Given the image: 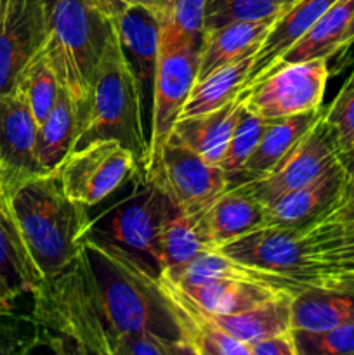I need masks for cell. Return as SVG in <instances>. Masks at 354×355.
I'll list each match as a JSON object with an SVG mask.
<instances>
[{
    "mask_svg": "<svg viewBox=\"0 0 354 355\" xmlns=\"http://www.w3.org/2000/svg\"><path fill=\"white\" fill-rule=\"evenodd\" d=\"M267 125H269V120H264V118L250 113L246 107L243 110L242 116H239L238 123L235 127V132L229 139L224 156H222L221 165H219L224 170L226 175L229 177V182H233V179L238 175L246 159L250 158L253 149L257 148Z\"/></svg>",
    "mask_w": 354,
    "mask_h": 355,
    "instance_id": "836d02e7",
    "label": "cell"
},
{
    "mask_svg": "<svg viewBox=\"0 0 354 355\" xmlns=\"http://www.w3.org/2000/svg\"><path fill=\"white\" fill-rule=\"evenodd\" d=\"M137 159L118 141H96L73 149L56 173L66 196L82 207L99 205L137 175Z\"/></svg>",
    "mask_w": 354,
    "mask_h": 355,
    "instance_id": "52a82bcc",
    "label": "cell"
},
{
    "mask_svg": "<svg viewBox=\"0 0 354 355\" xmlns=\"http://www.w3.org/2000/svg\"><path fill=\"white\" fill-rule=\"evenodd\" d=\"M180 290L189 295L203 311L215 315L236 314L292 291L273 283L239 279L212 281L200 286L180 288Z\"/></svg>",
    "mask_w": 354,
    "mask_h": 355,
    "instance_id": "d4e9b609",
    "label": "cell"
},
{
    "mask_svg": "<svg viewBox=\"0 0 354 355\" xmlns=\"http://www.w3.org/2000/svg\"><path fill=\"white\" fill-rule=\"evenodd\" d=\"M318 222H326L330 225H335L339 229H346V231H354V207L349 208H337L332 214L323 217Z\"/></svg>",
    "mask_w": 354,
    "mask_h": 355,
    "instance_id": "60d3db41",
    "label": "cell"
},
{
    "mask_svg": "<svg viewBox=\"0 0 354 355\" xmlns=\"http://www.w3.org/2000/svg\"><path fill=\"white\" fill-rule=\"evenodd\" d=\"M31 295V315L44 343L56 352L125 355L128 343L141 335L186 347L158 274L89 232L75 259Z\"/></svg>",
    "mask_w": 354,
    "mask_h": 355,
    "instance_id": "6da1fadb",
    "label": "cell"
},
{
    "mask_svg": "<svg viewBox=\"0 0 354 355\" xmlns=\"http://www.w3.org/2000/svg\"><path fill=\"white\" fill-rule=\"evenodd\" d=\"M96 141H118L146 172L149 134L137 80L118 40L117 30L101 58L90 85L82 130L73 149Z\"/></svg>",
    "mask_w": 354,
    "mask_h": 355,
    "instance_id": "277c9868",
    "label": "cell"
},
{
    "mask_svg": "<svg viewBox=\"0 0 354 355\" xmlns=\"http://www.w3.org/2000/svg\"><path fill=\"white\" fill-rule=\"evenodd\" d=\"M146 175L167 194L177 210L201 214L231 182L224 170L212 165L198 153L180 142L169 139L155 163L146 168Z\"/></svg>",
    "mask_w": 354,
    "mask_h": 355,
    "instance_id": "ba28073f",
    "label": "cell"
},
{
    "mask_svg": "<svg viewBox=\"0 0 354 355\" xmlns=\"http://www.w3.org/2000/svg\"><path fill=\"white\" fill-rule=\"evenodd\" d=\"M207 250H214V245L201 225L200 215L184 214L176 207L160 236L163 272H172L186 266Z\"/></svg>",
    "mask_w": 354,
    "mask_h": 355,
    "instance_id": "f546056e",
    "label": "cell"
},
{
    "mask_svg": "<svg viewBox=\"0 0 354 355\" xmlns=\"http://www.w3.org/2000/svg\"><path fill=\"white\" fill-rule=\"evenodd\" d=\"M113 24L125 58L137 80L142 113L149 132L162 21L139 3H127L113 17Z\"/></svg>",
    "mask_w": 354,
    "mask_h": 355,
    "instance_id": "4fadbf2b",
    "label": "cell"
},
{
    "mask_svg": "<svg viewBox=\"0 0 354 355\" xmlns=\"http://www.w3.org/2000/svg\"><path fill=\"white\" fill-rule=\"evenodd\" d=\"M243 110L245 106L242 97H238L233 103L210 113L179 118L174 125L170 139L193 149L212 165H221V159Z\"/></svg>",
    "mask_w": 354,
    "mask_h": 355,
    "instance_id": "ffe728a7",
    "label": "cell"
},
{
    "mask_svg": "<svg viewBox=\"0 0 354 355\" xmlns=\"http://www.w3.org/2000/svg\"><path fill=\"white\" fill-rule=\"evenodd\" d=\"M44 40L40 54L61 89L75 97L85 116L90 85L115 33L113 17L90 0H40Z\"/></svg>",
    "mask_w": 354,
    "mask_h": 355,
    "instance_id": "3957f363",
    "label": "cell"
},
{
    "mask_svg": "<svg viewBox=\"0 0 354 355\" xmlns=\"http://www.w3.org/2000/svg\"><path fill=\"white\" fill-rule=\"evenodd\" d=\"M298 231L304 243V267L295 277L298 291L325 276L354 272V231L326 222H316Z\"/></svg>",
    "mask_w": 354,
    "mask_h": 355,
    "instance_id": "2e32d148",
    "label": "cell"
},
{
    "mask_svg": "<svg viewBox=\"0 0 354 355\" xmlns=\"http://www.w3.org/2000/svg\"><path fill=\"white\" fill-rule=\"evenodd\" d=\"M312 286L326 288V290L346 291V293L354 295V272L332 274V276H325V277H321V279L316 281ZM312 286H309V288H312Z\"/></svg>",
    "mask_w": 354,
    "mask_h": 355,
    "instance_id": "ab89813d",
    "label": "cell"
},
{
    "mask_svg": "<svg viewBox=\"0 0 354 355\" xmlns=\"http://www.w3.org/2000/svg\"><path fill=\"white\" fill-rule=\"evenodd\" d=\"M176 205L146 175L139 172L135 191L99 218H90L89 234L97 236L144 262L153 272H163L160 236Z\"/></svg>",
    "mask_w": 354,
    "mask_h": 355,
    "instance_id": "5b68a950",
    "label": "cell"
},
{
    "mask_svg": "<svg viewBox=\"0 0 354 355\" xmlns=\"http://www.w3.org/2000/svg\"><path fill=\"white\" fill-rule=\"evenodd\" d=\"M38 123L19 87L0 96V180L6 194L17 184L44 175L37 153Z\"/></svg>",
    "mask_w": 354,
    "mask_h": 355,
    "instance_id": "8fae6325",
    "label": "cell"
},
{
    "mask_svg": "<svg viewBox=\"0 0 354 355\" xmlns=\"http://www.w3.org/2000/svg\"><path fill=\"white\" fill-rule=\"evenodd\" d=\"M10 305H12V304H10V302L7 300L6 295H3L2 290H0V312L7 311V309H10Z\"/></svg>",
    "mask_w": 354,
    "mask_h": 355,
    "instance_id": "bcb514c9",
    "label": "cell"
},
{
    "mask_svg": "<svg viewBox=\"0 0 354 355\" xmlns=\"http://www.w3.org/2000/svg\"><path fill=\"white\" fill-rule=\"evenodd\" d=\"M44 40L40 0H0V96L17 85Z\"/></svg>",
    "mask_w": 354,
    "mask_h": 355,
    "instance_id": "7c38bea8",
    "label": "cell"
},
{
    "mask_svg": "<svg viewBox=\"0 0 354 355\" xmlns=\"http://www.w3.org/2000/svg\"><path fill=\"white\" fill-rule=\"evenodd\" d=\"M342 191L344 168L339 159L311 184L288 191L267 205L266 227H309L339 207Z\"/></svg>",
    "mask_w": 354,
    "mask_h": 355,
    "instance_id": "9a60e30c",
    "label": "cell"
},
{
    "mask_svg": "<svg viewBox=\"0 0 354 355\" xmlns=\"http://www.w3.org/2000/svg\"><path fill=\"white\" fill-rule=\"evenodd\" d=\"M83 123V107L65 89L54 107L38 125V163L44 173H52L73 151Z\"/></svg>",
    "mask_w": 354,
    "mask_h": 355,
    "instance_id": "603a6c76",
    "label": "cell"
},
{
    "mask_svg": "<svg viewBox=\"0 0 354 355\" xmlns=\"http://www.w3.org/2000/svg\"><path fill=\"white\" fill-rule=\"evenodd\" d=\"M335 2L337 0H298L288 9L281 10L274 23L271 24L260 47L253 54V62L248 78H246L245 89L259 82L276 64L278 59L288 49L294 47L311 30V26L321 17V14Z\"/></svg>",
    "mask_w": 354,
    "mask_h": 355,
    "instance_id": "d6986e66",
    "label": "cell"
},
{
    "mask_svg": "<svg viewBox=\"0 0 354 355\" xmlns=\"http://www.w3.org/2000/svg\"><path fill=\"white\" fill-rule=\"evenodd\" d=\"M169 2L170 0H132L130 3H139V6L146 7L149 12H153L160 21H163L167 9H169Z\"/></svg>",
    "mask_w": 354,
    "mask_h": 355,
    "instance_id": "b9f144b4",
    "label": "cell"
},
{
    "mask_svg": "<svg viewBox=\"0 0 354 355\" xmlns=\"http://www.w3.org/2000/svg\"><path fill=\"white\" fill-rule=\"evenodd\" d=\"M351 44H354V14H353V17H351V23H349V26H347L346 35H344L342 47H340V51L347 49Z\"/></svg>",
    "mask_w": 354,
    "mask_h": 355,
    "instance_id": "ee69618b",
    "label": "cell"
},
{
    "mask_svg": "<svg viewBox=\"0 0 354 355\" xmlns=\"http://www.w3.org/2000/svg\"><path fill=\"white\" fill-rule=\"evenodd\" d=\"M294 333L297 355H354V322L330 331Z\"/></svg>",
    "mask_w": 354,
    "mask_h": 355,
    "instance_id": "8d00e7d4",
    "label": "cell"
},
{
    "mask_svg": "<svg viewBox=\"0 0 354 355\" xmlns=\"http://www.w3.org/2000/svg\"><path fill=\"white\" fill-rule=\"evenodd\" d=\"M328 75V59L292 62L267 71L239 97L250 113L264 120L294 116L321 110Z\"/></svg>",
    "mask_w": 354,
    "mask_h": 355,
    "instance_id": "8992f818",
    "label": "cell"
},
{
    "mask_svg": "<svg viewBox=\"0 0 354 355\" xmlns=\"http://www.w3.org/2000/svg\"><path fill=\"white\" fill-rule=\"evenodd\" d=\"M10 215L42 281L58 276L89 231L87 208L62 191L58 173L31 177L7 193Z\"/></svg>",
    "mask_w": 354,
    "mask_h": 355,
    "instance_id": "7a4b0ae2",
    "label": "cell"
},
{
    "mask_svg": "<svg viewBox=\"0 0 354 355\" xmlns=\"http://www.w3.org/2000/svg\"><path fill=\"white\" fill-rule=\"evenodd\" d=\"M294 297V291H287L273 300H267L252 309L236 312V314L212 315L229 335L250 347L259 340L292 331V300Z\"/></svg>",
    "mask_w": 354,
    "mask_h": 355,
    "instance_id": "4316f807",
    "label": "cell"
},
{
    "mask_svg": "<svg viewBox=\"0 0 354 355\" xmlns=\"http://www.w3.org/2000/svg\"><path fill=\"white\" fill-rule=\"evenodd\" d=\"M92 3H96L101 10H104L106 14H110L111 17L117 16L121 9H124V3H120L118 0H90Z\"/></svg>",
    "mask_w": 354,
    "mask_h": 355,
    "instance_id": "7bdbcfd3",
    "label": "cell"
},
{
    "mask_svg": "<svg viewBox=\"0 0 354 355\" xmlns=\"http://www.w3.org/2000/svg\"><path fill=\"white\" fill-rule=\"evenodd\" d=\"M160 281L176 309L184 345L191 355H250V347L246 343L229 335L210 312L203 311L177 284L165 276H160Z\"/></svg>",
    "mask_w": 354,
    "mask_h": 355,
    "instance_id": "e0dca14e",
    "label": "cell"
},
{
    "mask_svg": "<svg viewBox=\"0 0 354 355\" xmlns=\"http://www.w3.org/2000/svg\"><path fill=\"white\" fill-rule=\"evenodd\" d=\"M17 87L23 90L28 104H30L33 116L37 123L40 125L49 114V111L54 107L58 101L61 85L56 76L54 69L47 62V59L40 54V51L31 58L26 68L21 73L17 80Z\"/></svg>",
    "mask_w": 354,
    "mask_h": 355,
    "instance_id": "4dcf8cb0",
    "label": "cell"
},
{
    "mask_svg": "<svg viewBox=\"0 0 354 355\" xmlns=\"http://www.w3.org/2000/svg\"><path fill=\"white\" fill-rule=\"evenodd\" d=\"M323 118L328 123L333 137H335L339 153L354 149V69L344 85L340 87L335 99L328 107L323 110Z\"/></svg>",
    "mask_w": 354,
    "mask_h": 355,
    "instance_id": "d590c367",
    "label": "cell"
},
{
    "mask_svg": "<svg viewBox=\"0 0 354 355\" xmlns=\"http://www.w3.org/2000/svg\"><path fill=\"white\" fill-rule=\"evenodd\" d=\"M283 7L285 0H207L203 33L236 21L273 19Z\"/></svg>",
    "mask_w": 354,
    "mask_h": 355,
    "instance_id": "d6a6232c",
    "label": "cell"
},
{
    "mask_svg": "<svg viewBox=\"0 0 354 355\" xmlns=\"http://www.w3.org/2000/svg\"><path fill=\"white\" fill-rule=\"evenodd\" d=\"M42 283L19 238L9 208H0V290L12 304L21 295L33 293Z\"/></svg>",
    "mask_w": 354,
    "mask_h": 355,
    "instance_id": "83f0119b",
    "label": "cell"
},
{
    "mask_svg": "<svg viewBox=\"0 0 354 355\" xmlns=\"http://www.w3.org/2000/svg\"><path fill=\"white\" fill-rule=\"evenodd\" d=\"M353 14L354 0H337L312 24L311 30L278 59L276 64L271 69L292 64V62L311 61V59H330L333 54L340 52L344 35H346Z\"/></svg>",
    "mask_w": 354,
    "mask_h": 355,
    "instance_id": "484cf974",
    "label": "cell"
},
{
    "mask_svg": "<svg viewBox=\"0 0 354 355\" xmlns=\"http://www.w3.org/2000/svg\"><path fill=\"white\" fill-rule=\"evenodd\" d=\"M252 62L253 55H248V58L214 69L203 78H198L179 118L210 113L238 99L246 85Z\"/></svg>",
    "mask_w": 354,
    "mask_h": 355,
    "instance_id": "f1b7e54d",
    "label": "cell"
},
{
    "mask_svg": "<svg viewBox=\"0 0 354 355\" xmlns=\"http://www.w3.org/2000/svg\"><path fill=\"white\" fill-rule=\"evenodd\" d=\"M219 250L245 266L287 277L298 291L295 277L304 267V243L298 229L262 227Z\"/></svg>",
    "mask_w": 354,
    "mask_h": 355,
    "instance_id": "5bb4252c",
    "label": "cell"
},
{
    "mask_svg": "<svg viewBox=\"0 0 354 355\" xmlns=\"http://www.w3.org/2000/svg\"><path fill=\"white\" fill-rule=\"evenodd\" d=\"M339 159L344 168V191L337 208H349L354 207V151L342 153L339 155Z\"/></svg>",
    "mask_w": 354,
    "mask_h": 355,
    "instance_id": "f35d334b",
    "label": "cell"
},
{
    "mask_svg": "<svg viewBox=\"0 0 354 355\" xmlns=\"http://www.w3.org/2000/svg\"><path fill=\"white\" fill-rule=\"evenodd\" d=\"M353 151H354V149H353Z\"/></svg>",
    "mask_w": 354,
    "mask_h": 355,
    "instance_id": "681fc988",
    "label": "cell"
},
{
    "mask_svg": "<svg viewBox=\"0 0 354 355\" xmlns=\"http://www.w3.org/2000/svg\"><path fill=\"white\" fill-rule=\"evenodd\" d=\"M354 322V295L326 288H304L292 300V329L321 333Z\"/></svg>",
    "mask_w": 354,
    "mask_h": 355,
    "instance_id": "cb8c5ba5",
    "label": "cell"
},
{
    "mask_svg": "<svg viewBox=\"0 0 354 355\" xmlns=\"http://www.w3.org/2000/svg\"><path fill=\"white\" fill-rule=\"evenodd\" d=\"M44 345L42 331L33 315L0 312V355H24Z\"/></svg>",
    "mask_w": 354,
    "mask_h": 355,
    "instance_id": "e575fe53",
    "label": "cell"
},
{
    "mask_svg": "<svg viewBox=\"0 0 354 355\" xmlns=\"http://www.w3.org/2000/svg\"><path fill=\"white\" fill-rule=\"evenodd\" d=\"M339 148L323 114L271 172L243 182L264 207L288 191L307 186L339 162Z\"/></svg>",
    "mask_w": 354,
    "mask_h": 355,
    "instance_id": "30bf717a",
    "label": "cell"
},
{
    "mask_svg": "<svg viewBox=\"0 0 354 355\" xmlns=\"http://www.w3.org/2000/svg\"><path fill=\"white\" fill-rule=\"evenodd\" d=\"M274 19L276 17L260 21H236L203 33L198 78H203L221 66L255 54Z\"/></svg>",
    "mask_w": 354,
    "mask_h": 355,
    "instance_id": "7402d4cb",
    "label": "cell"
},
{
    "mask_svg": "<svg viewBox=\"0 0 354 355\" xmlns=\"http://www.w3.org/2000/svg\"><path fill=\"white\" fill-rule=\"evenodd\" d=\"M295 2H298V0H285V7H283V10H285V9H288V7H290V6H294Z\"/></svg>",
    "mask_w": 354,
    "mask_h": 355,
    "instance_id": "7dc6e473",
    "label": "cell"
},
{
    "mask_svg": "<svg viewBox=\"0 0 354 355\" xmlns=\"http://www.w3.org/2000/svg\"><path fill=\"white\" fill-rule=\"evenodd\" d=\"M0 208H9V203H7V194L2 186V180H0Z\"/></svg>",
    "mask_w": 354,
    "mask_h": 355,
    "instance_id": "f6af8a7d",
    "label": "cell"
},
{
    "mask_svg": "<svg viewBox=\"0 0 354 355\" xmlns=\"http://www.w3.org/2000/svg\"><path fill=\"white\" fill-rule=\"evenodd\" d=\"M321 114L323 107L321 110L307 111V113L269 121L262 139L259 141L257 148L253 149L250 158L246 159L243 168L239 170L238 175L233 179L231 186L260 179L267 172H271L287 156V153L307 134L309 128L319 120Z\"/></svg>",
    "mask_w": 354,
    "mask_h": 355,
    "instance_id": "44dd1931",
    "label": "cell"
},
{
    "mask_svg": "<svg viewBox=\"0 0 354 355\" xmlns=\"http://www.w3.org/2000/svg\"><path fill=\"white\" fill-rule=\"evenodd\" d=\"M250 355H297L294 329L252 343Z\"/></svg>",
    "mask_w": 354,
    "mask_h": 355,
    "instance_id": "74e56055",
    "label": "cell"
},
{
    "mask_svg": "<svg viewBox=\"0 0 354 355\" xmlns=\"http://www.w3.org/2000/svg\"><path fill=\"white\" fill-rule=\"evenodd\" d=\"M118 2H120V3H124V6H127V3H130L132 0H118Z\"/></svg>",
    "mask_w": 354,
    "mask_h": 355,
    "instance_id": "c3c4849f",
    "label": "cell"
},
{
    "mask_svg": "<svg viewBox=\"0 0 354 355\" xmlns=\"http://www.w3.org/2000/svg\"><path fill=\"white\" fill-rule=\"evenodd\" d=\"M201 42H186L180 45L160 44L153 87L148 166L156 162L170 139L174 125L179 120L191 89L198 80Z\"/></svg>",
    "mask_w": 354,
    "mask_h": 355,
    "instance_id": "9c48e42d",
    "label": "cell"
},
{
    "mask_svg": "<svg viewBox=\"0 0 354 355\" xmlns=\"http://www.w3.org/2000/svg\"><path fill=\"white\" fill-rule=\"evenodd\" d=\"M198 215L214 248L266 227V207L242 184L229 186Z\"/></svg>",
    "mask_w": 354,
    "mask_h": 355,
    "instance_id": "ac0fdd59",
    "label": "cell"
},
{
    "mask_svg": "<svg viewBox=\"0 0 354 355\" xmlns=\"http://www.w3.org/2000/svg\"><path fill=\"white\" fill-rule=\"evenodd\" d=\"M207 0H170L162 21L160 44L180 45L203 40Z\"/></svg>",
    "mask_w": 354,
    "mask_h": 355,
    "instance_id": "1f68e13d",
    "label": "cell"
}]
</instances>
